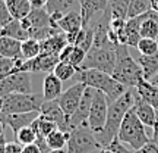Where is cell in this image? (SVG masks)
Instances as JSON below:
<instances>
[{
	"label": "cell",
	"instance_id": "7bdbcfd3",
	"mask_svg": "<svg viewBox=\"0 0 158 153\" xmlns=\"http://www.w3.org/2000/svg\"><path fill=\"white\" fill-rule=\"evenodd\" d=\"M6 140H5V136L0 137V153H6Z\"/></svg>",
	"mask_w": 158,
	"mask_h": 153
},
{
	"label": "cell",
	"instance_id": "ac0fdd59",
	"mask_svg": "<svg viewBox=\"0 0 158 153\" xmlns=\"http://www.w3.org/2000/svg\"><path fill=\"white\" fill-rule=\"evenodd\" d=\"M63 93V81L54 72L45 75L43 81V96L44 100H54L59 99Z\"/></svg>",
	"mask_w": 158,
	"mask_h": 153
},
{
	"label": "cell",
	"instance_id": "f1b7e54d",
	"mask_svg": "<svg viewBox=\"0 0 158 153\" xmlns=\"http://www.w3.org/2000/svg\"><path fill=\"white\" fill-rule=\"evenodd\" d=\"M69 137H70V133H66V131H62L56 128V130L50 133L45 142H47V146L50 150H59V149H64L68 146Z\"/></svg>",
	"mask_w": 158,
	"mask_h": 153
},
{
	"label": "cell",
	"instance_id": "d590c367",
	"mask_svg": "<svg viewBox=\"0 0 158 153\" xmlns=\"http://www.w3.org/2000/svg\"><path fill=\"white\" fill-rule=\"evenodd\" d=\"M136 49L139 50L141 55H154L158 50V40L154 38H143L139 40V43L136 46Z\"/></svg>",
	"mask_w": 158,
	"mask_h": 153
},
{
	"label": "cell",
	"instance_id": "52a82bcc",
	"mask_svg": "<svg viewBox=\"0 0 158 153\" xmlns=\"http://www.w3.org/2000/svg\"><path fill=\"white\" fill-rule=\"evenodd\" d=\"M97 149H101V146L88 122L76 127L70 133L68 146H66L68 153H89Z\"/></svg>",
	"mask_w": 158,
	"mask_h": 153
},
{
	"label": "cell",
	"instance_id": "8d00e7d4",
	"mask_svg": "<svg viewBox=\"0 0 158 153\" xmlns=\"http://www.w3.org/2000/svg\"><path fill=\"white\" fill-rule=\"evenodd\" d=\"M13 21L10 12L7 9V5H6V0H0V27L3 28L5 25Z\"/></svg>",
	"mask_w": 158,
	"mask_h": 153
},
{
	"label": "cell",
	"instance_id": "d6a6232c",
	"mask_svg": "<svg viewBox=\"0 0 158 153\" xmlns=\"http://www.w3.org/2000/svg\"><path fill=\"white\" fill-rule=\"evenodd\" d=\"M151 11V0H129V18L141 16Z\"/></svg>",
	"mask_w": 158,
	"mask_h": 153
},
{
	"label": "cell",
	"instance_id": "603a6c76",
	"mask_svg": "<svg viewBox=\"0 0 158 153\" xmlns=\"http://www.w3.org/2000/svg\"><path fill=\"white\" fill-rule=\"evenodd\" d=\"M59 28L60 31L66 33V34H76L82 28V16L79 11H70L64 13V16L60 19L59 22Z\"/></svg>",
	"mask_w": 158,
	"mask_h": 153
},
{
	"label": "cell",
	"instance_id": "f6af8a7d",
	"mask_svg": "<svg viewBox=\"0 0 158 153\" xmlns=\"http://www.w3.org/2000/svg\"><path fill=\"white\" fill-rule=\"evenodd\" d=\"M47 153H68V152H66V147H64V149H59V150H48Z\"/></svg>",
	"mask_w": 158,
	"mask_h": 153
},
{
	"label": "cell",
	"instance_id": "c3c4849f",
	"mask_svg": "<svg viewBox=\"0 0 158 153\" xmlns=\"http://www.w3.org/2000/svg\"><path fill=\"white\" fill-rule=\"evenodd\" d=\"M148 153H158V147L154 144V143H152V147H151V150H149Z\"/></svg>",
	"mask_w": 158,
	"mask_h": 153
},
{
	"label": "cell",
	"instance_id": "681fc988",
	"mask_svg": "<svg viewBox=\"0 0 158 153\" xmlns=\"http://www.w3.org/2000/svg\"><path fill=\"white\" fill-rule=\"evenodd\" d=\"M2 110H3V97L0 96V114H2Z\"/></svg>",
	"mask_w": 158,
	"mask_h": 153
},
{
	"label": "cell",
	"instance_id": "8992f818",
	"mask_svg": "<svg viewBox=\"0 0 158 153\" xmlns=\"http://www.w3.org/2000/svg\"><path fill=\"white\" fill-rule=\"evenodd\" d=\"M114 66H116V47L113 44H108L101 47H92L86 53L81 69H100L108 74H113Z\"/></svg>",
	"mask_w": 158,
	"mask_h": 153
},
{
	"label": "cell",
	"instance_id": "f35d334b",
	"mask_svg": "<svg viewBox=\"0 0 158 153\" xmlns=\"http://www.w3.org/2000/svg\"><path fill=\"white\" fill-rule=\"evenodd\" d=\"M6 153H23V146L21 143L15 142H7L6 143Z\"/></svg>",
	"mask_w": 158,
	"mask_h": 153
},
{
	"label": "cell",
	"instance_id": "60d3db41",
	"mask_svg": "<svg viewBox=\"0 0 158 153\" xmlns=\"http://www.w3.org/2000/svg\"><path fill=\"white\" fill-rule=\"evenodd\" d=\"M151 142L158 147V114H157V122L152 127V138H151Z\"/></svg>",
	"mask_w": 158,
	"mask_h": 153
},
{
	"label": "cell",
	"instance_id": "e0dca14e",
	"mask_svg": "<svg viewBox=\"0 0 158 153\" xmlns=\"http://www.w3.org/2000/svg\"><path fill=\"white\" fill-rule=\"evenodd\" d=\"M40 112H25V114H10V115H0V119L3 121V124L10 127L13 134L23 128L28 127L38 118Z\"/></svg>",
	"mask_w": 158,
	"mask_h": 153
},
{
	"label": "cell",
	"instance_id": "816d5d0a",
	"mask_svg": "<svg viewBox=\"0 0 158 153\" xmlns=\"http://www.w3.org/2000/svg\"><path fill=\"white\" fill-rule=\"evenodd\" d=\"M0 31H2V27H0Z\"/></svg>",
	"mask_w": 158,
	"mask_h": 153
},
{
	"label": "cell",
	"instance_id": "83f0119b",
	"mask_svg": "<svg viewBox=\"0 0 158 153\" xmlns=\"http://www.w3.org/2000/svg\"><path fill=\"white\" fill-rule=\"evenodd\" d=\"M76 7H81V0H48L45 6L48 13L53 12L68 13L70 11H78Z\"/></svg>",
	"mask_w": 158,
	"mask_h": 153
},
{
	"label": "cell",
	"instance_id": "9a60e30c",
	"mask_svg": "<svg viewBox=\"0 0 158 153\" xmlns=\"http://www.w3.org/2000/svg\"><path fill=\"white\" fill-rule=\"evenodd\" d=\"M133 109H135L138 118L141 119L142 124L145 125V127H151V128H152L154 125H155L158 112L149 103L145 102V100L136 93V90H135V105H133Z\"/></svg>",
	"mask_w": 158,
	"mask_h": 153
},
{
	"label": "cell",
	"instance_id": "7dc6e473",
	"mask_svg": "<svg viewBox=\"0 0 158 153\" xmlns=\"http://www.w3.org/2000/svg\"><path fill=\"white\" fill-rule=\"evenodd\" d=\"M149 81H151L152 84L158 85V74H157V75H154V77H152V78H151V79H149Z\"/></svg>",
	"mask_w": 158,
	"mask_h": 153
},
{
	"label": "cell",
	"instance_id": "5b68a950",
	"mask_svg": "<svg viewBox=\"0 0 158 153\" xmlns=\"http://www.w3.org/2000/svg\"><path fill=\"white\" fill-rule=\"evenodd\" d=\"M44 102L43 94L34 93H12L3 97V110L0 115L25 114V112H40Z\"/></svg>",
	"mask_w": 158,
	"mask_h": 153
},
{
	"label": "cell",
	"instance_id": "1f68e13d",
	"mask_svg": "<svg viewBox=\"0 0 158 153\" xmlns=\"http://www.w3.org/2000/svg\"><path fill=\"white\" fill-rule=\"evenodd\" d=\"M53 72H54V74H56L57 77L62 79L63 83H64V81H69V79L73 78L75 75L78 74V69L75 68L72 63L60 61V62L56 65V68H54V71H53Z\"/></svg>",
	"mask_w": 158,
	"mask_h": 153
},
{
	"label": "cell",
	"instance_id": "8fae6325",
	"mask_svg": "<svg viewBox=\"0 0 158 153\" xmlns=\"http://www.w3.org/2000/svg\"><path fill=\"white\" fill-rule=\"evenodd\" d=\"M94 94H95V88L92 87H88L84 91V96L79 102V106L76 108L72 116L69 118V128H70V133L79 127V125L88 122V116H89V110H91V105H92V99H94Z\"/></svg>",
	"mask_w": 158,
	"mask_h": 153
},
{
	"label": "cell",
	"instance_id": "b9f144b4",
	"mask_svg": "<svg viewBox=\"0 0 158 153\" xmlns=\"http://www.w3.org/2000/svg\"><path fill=\"white\" fill-rule=\"evenodd\" d=\"M29 2L32 5V9H40V7H45L48 0H29Z\"/></svg>",
	"mask_w": 158,
	"mask_h": 153
},
{
	"label": "cell",
	"instance_id": "277c9868",
	"mask_svg": "<svg viewBox=\"0 0 158 153\" xmlns=\"http://www.w3.org/2000/svg\"><path fill=\"white\" fill-rule=\"evenodd\" d=\"M117 138L120 142H123L124 144H127L133 150H139L143 147L145 144L151 142L149 137L147 134L145 125L142 124V121L138 118L133 106L127 110V114L124 115L123 122L120 125Z\"/></svg>",
	"mask_w": 158,
	"mask_h": 153
},
{
	"label": "cell",
	"instance_id": "ba28073f",
	"mask_svg": "<svg viewBox=\"0 0 158 153\" xmlns=\"http://www.w3.org/2000/svg\"><path fill=\"white\" fill-rule=\"evenodd\" d=\"M108 106H110V103L107 100V96L102 91L95 88V94H94V99H92L89 116H88V124H89L91 130L94 131L95 134L101 133L104 125H106Z\"/></svg>",
	"mask_w": 158,
	"mask_h": 153
},
{
	"label": "cell",
	"instance_id": "3957f363",
	"mask_svg": "<svg viewBox=\"0 0 158 153\" xmlns=\"http://www.w3.org/2000/svg\"><path fill=\"white\" fill-rule=\"evenodd\" d=\"M126 87H136L143 78V71L138 61H135L129 53V46L118 44L116 47V66L111 74Z\"/></svg>",
	"mask_w": 158,
	"mask_h": 153
},
{
	"label": "cell",
	"instance_id": "f546056e",
	"mask_svg": "<svg viewBox=\"0 0 158 153\" xmlns=\"http://www.w3.org/2000/svg\"><path fill=\"white\" fill-rule=\"evenodd\" d=\"M111 19H127L129 13V0H110L108 5Z\"/></svg>",
	"mask_w": 158,
	"mask_h": 153
},
{
	"label": "cell",
	"instance_id": "4fadbf2b",
	"mask_svg": "<svg viewBox=\"0 0 158 153\" xmlns=\"http://www.w3.org/2000/svg\"><path fill=\"white\" fill-rule=\"evenodd\" d=\"M60 62L59 55H40L34 59H28L23 61L19 71H25V72H47L50 74L54 71L56 65Z\"/></svg>",
	"mask_w": 158,
	"mask_h": 153
},
{
	"label": "cell",
	"instance_id": "836d02e7",
	"mask_svg": "<svg viewBox=\"0 0 158 153\" xmlns=\"http://www.w3.org/2000/svg\"><path fill=\"white\" fill-rule=\"evenodd\" d=\"M15 140L18 143H21L22 146H28V144H32V143L37 142V133L31 125L23 127L18 133H15Z\"/></svg>",
	"mask_w": 158,
	"mask_h": 153
},
{
	"label": "cell",
	"instance_id": "74e56055",
	"mask_svg": "<svg viewBox=\"0 0 158 153\" xmlns=\"http://www.w3.org/2000/svg\"><path fill=\"white\" fill-rule=\"evenodd\" d=\"M107 149H108V150H110L111 153H133V152H130V150H127V149L124 147V143L120 142L117 137H116L113 142L108 144Z\"/></svg>",
	"mask_w": 158,
	"mask_h": 153
},
{
	"label": "cell",
	"instance_id": "d4e9b609",
	"mask_svg": "<svg viewBox=\"0 0 158 153\" xmlns=\"http://www.w3.org/2000/svg\"><path fill=\"white\" fill-rule=\"evenodd\" d=\"M7 9L10 12L13 19H23L32 11V5L29 0H6Z\"/></svg>",
	"mask_w": 158,
	"mask_h": 153
},
{
	"label": "cell",
	"instance_id": "bcb514c9",
	"mask_svg": "<svg viewBox=\"0 0 158 153\" xmlns=\"http://www.w3.org/2000/svg\"><path fill=\"white\" fill-rule=\"evenodd\" d=\"M5 127H6V125L3 124V121L0 119V137L3 136V133H5Z\"/></svg>",
	"mask_w": 158,
	"mask_h": 153
},
{
	"label": "cell",
	"instance_id": "9c48e42d",
	"mask_svg": "<svg viewBox=\"0 0 158 153\" xmlns=\"http://www.w3.org/2000/svg\"><path fill=\"white\" fill-rule=\"evenodd\" d=\"M12 93H32L31 72L16 71L0 81V96L5 97Z\"/></svg>",
	"mask_w": 158,
	"mask_h": 153
},
{
	"label": "cell",
	"instance_id": "ffe728a7",
	"mask_svg": "<svg viewBox=\"0 0 158 153\" xmlns=\"http://www.w3.org/2000/svg\"><path fill=\"white\" fill-rule=\"evenodd\" d=\"M135 90L145 102L149 103L158 112V85L152 84L151 81H148L145 78H142L135 87Z\"/></svg>",
	"mask_w": 158,
	"mask_h": 153
},
{
	"label": "cell",
	"instance_id": "4316f807",
	"mask_svg": "<svg viewBox=\"0 0 158 153\" xmlns=\"http://www.w3.org/2000/svg\"><path fill=\"white\" fill-rule=\"evenodd\" d=\"M0 34L12 37V38H16L19 41H25V40L29 38V33L22 27V24H21L19 19H13L7 25H5L2 28V31H0Z\"/></svg>",
	"mask_w": 158,
	"mask_h": 153
},
{
	"label": "cell",
	"instance_id": "f907efd6",
	"mask_svg": "<svg viewBox=\"0 0 158 153\" xmlns=\"http://www.w3.org/2000/svg\"><path fill=\"white\" fill-rule=\"evenodd\" d=\"M89 153H101V149H97V150H92V152Z\"/></svg>",
	"mask_w": 158,
	"mask_h": 153
},
{
	"label": "cell",
	"instance_id": "484cf974",
	"mask_svg": "<svg viewBox=\"0 0 158 153\" xmlns=\"http://www.w3.org/2000/svg\"><path fill=\"white\" fill-rule=\"evenodd\" d=\"M138 62L142 66L143 78L149 81L154 75L158 74V50L154 55H141L139 59H138Z\"/></svg>",
	"mask_w": 158,
	"mask_h": 153
},
{
	"label": "cell",
	"instance_id": "cb8c5ba5",
	"mask_svg": "<svg viewBox=\"0 0 158 153\" xmlns=\"http://www.w3.org/2000/svg\"><path fill=\"white\" fill-rule=\"evenodd\" d=\"M21 44H22V41H19V40L0 34V56L10 57V59L22 57V55H21Z\"/></svg>",
	"mask_w": 158,
	"mask_h": 153
},
{
	"label": "cell",
	"instance_id": "d6986e66",
	"mask_svg": "<svg viewBox=\"0 0 158 153\" xmlns=\"http://www.w3.org/2000/svg\"><path fill=\"white\" fill-rule=\"evenodd\" d=\"M68 37L66 33H57V34L51 35L48 38L41 41V53L43 55H60V52L68 46Z\"/></svg>",
	"mask_w": 158,
	"mask_h": 153
},
{
	"label": "cell",
	"instance_id": "6da1fadb",
	"mask_svg": "<svg viewBox=\"0 0 158 153\" xmlns=\"http://www.w3.org/2000/svg\"><path fill=\"white\" fill-rule=\"evenodd\" d=\"M133 105H135V87L127 88L126 93H123L116 102H113L108 106V114H107L106 125H104V128H102L101 133L95 134L97 140H98L101 147H107L108 144L117 137L120 125L123 122L124 115L127 114V110H129Z\"/></svg>",
	"mask_w": 158,
	"mask_h": 153
},
{
	"label": "cell",
	"instance_id": "2e32d148",
	"mask_svg": "<svg viewBox=\"0 0 158 153\" xmlns=\"http://www.w3.org/2000/svg\"><path fill=\"white\" fill-rule=\"evenodd\" d=\"M22 27L29 33V29L34 28H44V27H53L50 22V13L47 12L45 7L40 9H32L27 18L21 19Z\"/></svg>",
	"mask_w": 158,
	"mask_h": 153
},
{
	"label": "cell",
	"instance_id": "44dd1931",
	"mask_svg": "<svg viewBox=\"0 0 158 153\" xmlns=\"http://www.w3.org/2000/svg\"><path fill=\"white\" fill-rule=\"evenodd\" d=\"M59 57H60V61H63V62L72 63L75 68L79 71L81 66H82V63H84V61H85V57H86V52H85L82 47H79V46L68 44L62 52H60Z\"/></svg>",
	"mask_w": 158,
	"mask_h": 153
},
{
	"label": "cell",
	"instance_id": "7c38bea8",
	"mask_svg": "<svg viewBox=\"0 0 158 153\" xmlns=\"http://www.w3.org/2000/svg\"><path fill=\"white\" fill-rule=\"evenodd\" d=\"M40 115H43L44 118L50 119L53 122H56L59 130L70 133V128H69V118L66 116V114L63 112V109L60 108L59 99H54V100H44L43 105H41V109H40Z\"/></svg>",
	"mask_w": 158,
	"mask_h": 153
},
{
	"label": "cell",
	"instance_id": "e575fe53",
	"mask_svg": "<svg viewBox=\"0 0 158 153\" xmlns=\"http://www.w3.org/2000/svg\"><path fill=\"white\" fill-rule=\"evenodd\" d=\"M18 71V59L0 57V81Z\"/></svg>",
	"mask_w": 158,
	"mask_h": 153
},
{
	"label": "cell",
	"instance_id": "4dcf8cb0",
	"mask_svg": "<svg viewBox=\"0 0 158 153\" xmlns=\"http://www.w3.org/2000/svg\"><path fill=\"white\" fill-rule=\"evenodd\" d=\"M21 55L22 59L28 61V59H34V57L41 55V41L35 38H28L22 41L21 44Z\"/></svg>",
	"mask_w": 158,
	"mask_h": 153
},
{
	"label": "cell",
	"instance_id": "30bf717a",
	"mask_svg": "<svg viewBox=\"0 0 158 153\" xmlns=\"http://www.w3.org/2000/svg\"><path fill=\"white\" fill-rule=\"evenodd\" d=\"M86 88V84L84 83H75L73 85H70L66 91H63L62 96L59 97V103H60V108L63 109V112L66 114L68 118L72 116L76 108L79 106V102H81V99L84 96V91Z\"/></svg>",
	"mask_w": 158,
	"mask_h": 153
},
{
	"label": "cell",
	"instance_id": "5bb4252c",
	"mask_svg": "<svg viewBox=\"0 0 158 153\" xmlns=\"http://www.w3.org/2000/svg\"><path fill=\"white\" fill-rule=\"evenodd\" d=\"M110 5V0H81V16H82V28L91 25L92 18L98 12H104Z\"/></svg>",
	"mask_w": 158,
	"mask_h": 153
},
{
	"label": "cell",
	"instance_id": "ab89813d",
	"mask_svg": "<svg viewBox=\"0 0 158 153\" xmlns=\"http://www.w3.org/2000/svg\"><path fill=\"white\" fill-rule=\"evenodd\" d=\"M23 153H43V150L40 149L37 143H32V144H28V146H23Z\"/></svg>",
	"mask_w": 158,
	"mask_h": 153
},
{
	"label": "cell",
	"instance_id": "f5cc1de1",
	"mask_svg": "<svg viewBox=\"0 0 158 153\" xmlns=\"http://www.w3.org/2000/svg\"><path fill=\"white\" fill-rule=\"evenodd\" d=\"M0 57H2V56H0Z\"/></svg>",
	"mask_w": 158,
	"mask_h": 153
},
{
	"label": "cell",
	"instance_id": "ee69618b",
	"mask_svg": "<svg viewBox=\"0 0 158 153\" xmlns=\"http://www.w3.org/2000/svg\"><path fill=\"white\" fill-rule=\"evenodd\" d=\"M151 9L158 13V0H151Z\"/></svg>",
	"mask_w": 158,
	"mask_h": 153
},
{
	"label": "cell",
	"instance_id": "7a4b0ae2",
	"mask_svg": "<svg viewBox=\"0 0 158 153\" xmlns=\"http://www.w3.org/2000/svg\"><path fill=\"white\" fill-rule=\"evenodd\" d=\"M76 78H78V81L86 84L88 87L102 91L107 96V100L110 105L116 102L129 88L124 84H122L120 81H117L111 74L100 71V69H81L76 74Z\"/></svg>",
	"mask_w": 158,
	"mask_h": 153
},
{
	"label": "cell",
	"instance_id": "7402d4cb",
	"mask_svg": "<svg viewBox=\"0 0 158 153\" xmlns=\"http://www.w3.org/2000/svg\"><path fill=\"white\" fill-rule=\"evenodd\" d=\"M143 19V15L135 18H127L126 27H124V35H126V44L129 47H136L141 37V24Z\"/></svg>",
	"mask_w": 158,
	"mask_h": 153
}]
</instances>
